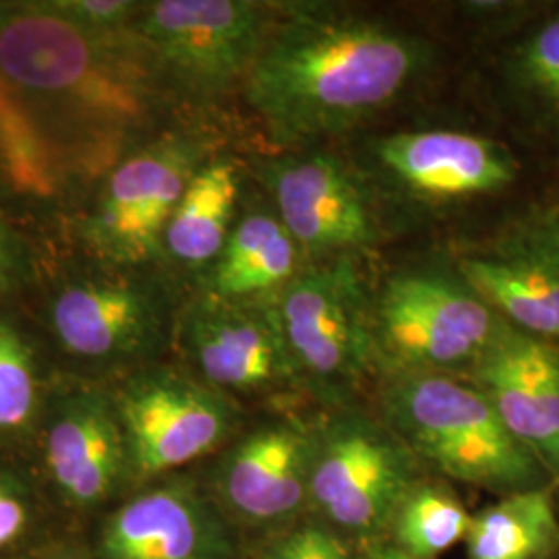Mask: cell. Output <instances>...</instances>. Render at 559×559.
Instances as JSON below:
<instances>
[{
	"mask_svg": "<svg viewBox=\"0 0 559 559\" xmlns=\"http://www.w3.org/2000/svg\"><path fill=\"white\" fill-rule=\"evenodd\" d=\"M38 369L20 328L0 318V436L25 429L38 411Z\"/></svg>",
	"mask_w": 559,
	"mask_h": 559,
	"instance_id": "cell-24",
	"label": "cell"
},
{
	"mask_svg": "<svg viewBox=\"0 0 559 559\" xmlns=\"http://www.w3.org/2000/svg\"><path fill=\"white\" fill-rule=\"evenodd\" d=\"M316 438L295 423H274L247 436L222 471L230 506L253 520L293 516L309 500Z\"/></svg>",
	"mask_w": 559,
	"mask_h": 559,
	"instance_id": "cell-16",
	"label": "cell"
},
{
	"mask_svg": "<svg viewBox=\"0 0 559 559\" xmlns=\"http://www.w3.org/2000/svg\"><path fill=\"white\" fill-rule=\"evenodd\" d=\"M270 305L300 378L350 388L376 359V313L346 258L302 270Z\"/></svg>",
	"mask_w": 559,
	"mask_h": 559,
	"instance_id": "cell-5",
	"label": "cell"
},
{
	"mask_svg": "<svg viewBox=\"0 0 559 559\" xmlns=\"http://www.w3.org/2000/svg\"><path fill=\"white\" fill-rule=\"evenodd\" d=\"M503 80L524 117L559 147V11L531 25L510 48Z\"/></svg>",
	"mask_w": 559,
	"mask_h": 559,
	"instance_id": "cell-22",
	"label": "cell"
},
{
	"mask_svg": "<svg viewBox=\"0 0 559 559\" xmlns=\"http://www.w3.org/2000/svg\"><path fill=\"white\" fill-rule=\"evenodd\" d=\"M44 456L69 500H104L129 462L117 406L96 392L64 400L46 433Z\"/></svg>",
	"mask_w": 559,
	"mask_h": 559,
	"instance_id": "cell-17",
	"label": "cell"
},
{
	"mask_svg": "<svg viewBox=\"0 0 559 559\" xmlns=\"http://www.w3.org/2000/svg\"><path fill=\"white\" fill-rule=\"evenodd\" d=\"M60 346L83 360L138 357L160 338L164 305L154 288L127 276L69 280L48 305Z\"/></svg>",
	"mask_w": 559,
	"mask_h": 559,
	"instance_id": "cell-12",
	"label": "cell"
},
{
	"mask_svg": "<svg viewBox=\"0 0 559 559\" xmlns=\"http://www.w3.org/2000/svg\"><path fill=\"white\" fill-rule=\"evenodd\" d=\"M240 175L233 160H210L189 182L166 226L162 247L182 265H205L221 258L233 233Z\"/></svg>",
	"mask_w": 559,
	"mask_h": 559,
	"instance_id": "cell-20",
	"label": "cell"
},
{
	"mask_svg": "<svg viewBox=\"0 0 559 559\" xmlns=\"http://www.w3.org/2000/svg\"><path fill=\"white\" fill-rule=\"evenodd\" d=\"M385 413L400 441L452 479L508 493L540 485L543 464L475 383L402 371L385 390Z\"/></svg>",
	"mask_w": 559,
	"mask_h": 559,
	"instance_id": "cell-3",
	"label": "cell"
},
{
	"mask_svg": "<svg viewBox=\"0 0 559 559\" xmlns=\"http://www.w3.org/2000/svg\"><path fill=\"white\" fill-rule=\"evenodd\" d=\"M20 247L11 230L0 222V299L13 288L20 276Z\"/></svg>",
	"mask_w": 559,
	"mask_h": 559,
	"instance_id": "cell-28",
	"label": "cell"
},
{
	"mask_svg": "<svg viewBox=\"0 0 559 559\" xmlns=\"http://www.w3.org/2000/svg\"><path fill=\"white\" fill-rule=\"evenodd\" d=\"M471 520L464 506L448 491L433 485H413L392 519L396 547L413 558H438L466 539Z\"/></svg>",
	"mask_w": 559,
	"mask_h": 559,
	"instance_id": "cell-23",
	"label": "cell"
},
{
	"mask_svg": "<svg viewBox=\"0 0 559 559\" xmlns=\"http://www.w3.org/2000/svg\"><path fill=\"white\" fill-rule=\"evenodd\" d=\"M367 559H417L408 554H404L402 549H399L396 545L394 547H381L378 551H373L371 556H367Z\"/></svg>",
	"mask_w": 559,
	"mask_h": 559,
	"instance_id": "cell-29",
	"label": "cell"
},
{
	"mask_svg": "<svg viewBox=\"0 0 559 559\" xmlns=\"http://www.w3.org/2000/svg\"><path fill=\"white\" fill-rule=\"evenodd\" d=\"M373 313L388 355L429 373L475 365L503 323L466 282L425 272L390 280Z\"/></svg>",
	"mask_w": 559,
	"mask_h": 559,
	"instance_id": "cell-6",
	"label": "cell"
},
{
	"mask_svg": "<svg viewBox=\"0 0 559 559\" xmlns=\"http://www.w3.org/2000/svg\"><path fill=\"white\" fill-rule=\"evenodd\" d=\"M299 245L276 214L253 212L233 228L214 261L207 293L226 300L274 297L295 278Z\"/></svg>",
	"mask_w": 559,
	"mask_h": 559,
	"instance_id": "cell-19",
	"label": "cell"
},
{
	"mask_svg": "<svg viewBox=\"0 0 559 559\" xmlns=\"http://www.w3.org/2000/svg\"><path fill=\"white\" fill-rule=\"evenodd\" d=\"M378 160L406 189L433 200L496 193L519 175L503 145L460 131L394 133L380 141Z\"/></svg>",
	"mask_w": 559,
	"mask_h": 559,
	"instance_id": "cell-15",
	"label": "cell"
},
{
	"mask_svg": "<svg viewBox=\"0 0 559 559\" xmlns=\"http://www.w3.org/2000/svg\"><path fill=\"white\" fill-rule=\"evenodd\" d=\"M48 4L81 29L104 36L129 32L141 9V2L129 0H48Z\"/></svg>",
	"mask_w": 559,
	"mask_h": 559,
	"instance_id": "cell-25",
	"label": "cell"
},
{
	"mask_svg": "<svg viewBox=\"0 0 559 559\" xmlns=\"http://www.w3.org/2000/svg\"><path fill=\"white\" fill-rule=\"evenodd\" d=\"M25 506L17 496L0 485V547L13 543L25 528Z\"/></svg>",
	"mask_w": 559,
	"mask_h": 559,
	"instance_id": "cell-27",
	"label": "cell"
},
{
	"mask_svg": "<svg viewBox=\"0 0 559 559\" xmlns=\"http://www.w3.org/2000/svg\"><path fill=\"white\" fill-rule=\"evenodd\" d=\"M559 539L556 503L547 489L508 493L471 520L468 559H539Z\"/></svg>",
	"mask_w": 559,
	"mask_h": 559,
	"instance_id": "cell-21",
	"label": "cell"
},
{
	"mask_svg": "<svg viewBox=\"0 0 559 559\" xmlns=\"http://www.w3.org/2000/svg\"><path fill=\"white\" fill-rule=\"evenodd\" d=\"M276 216L316 255L346 258L376 242L371 210L348 168L328 154L276 162L265 170Z\"/></svg>",
	"mask_w": 559,
	"mask_h": 559,
	"instance_id": "cell-13",
	"label": "cell"
},
{
	"mask_svg": "<svg viewBox=\"0 0 559 559\" xmlns=\"http://www.w3.org/2000/svg\"><path fill=\"white\" fill-rule=\"evenodd\" d=\"M460 272L503 323L559 348V212L519 222Z\"/></svg>",
	"mask_w": 559,
	"mask_h": 559,
	"instance_id": "cell-10",
	"label": "cell"
},
{
	"mask_svg": "<svg viewBox=\"0 0 559 559\" xmlns=\"http://www.w3.org/2000/svg\"><path fill=\"white\" fill-rule=\"evenodd\" d=\"M200 168V145L191 140L170 135L143 143L102 182L83 237L100 258L119 265L154 258Z\"/></svg>",
	"mask_w": 559,
	"mask_h": 559,
	"instance_id": "cell-7",
	"label": "cell"
},
{
	"mask_svg": "<svg viewBox=\"0 0 559 559\" xmlns=\"http://www.w3.org/2000/svg\"><path fill=\"white\" fill-rule=\"evenodd\" d=\"M473 383L512 436L559 479V348L501 323L473 365Z\"/></svg>",
	"mask_w": 559,
	"mask_h": 559,
	"instance_id": "cell-14",
	"label": "cell"
},
{
	"mask_svg": "<svg viewBox=\"0 0 559 559\" xmlns=\"http://www.w3.org/2000/svg\"><path fill=\"white\" fill-rule=\"evenodd\" d=\"M160 71L133 34H94L48 0L0 2V87L73 195L140 150Z\"/></svg>",
	"mask_w": 559,
	"mask_h": 559,
	"instance_id": "cell-1",
	"label": "cell"
},
{
	"mask_svg": "<svg viewBox=\"0 0 559 559\" xmlns=\"http://www.w3.org/2000/svg\"><path fill=\"white\" fill-rule=\"evenodd\" d=\"M270 9L251 0L141 2L131 29L162 80L212 98L247 78L270 36Z\"/></svg>",
	"mask_w": 559,
	"mask_h": 559,
	"instance_id": "cell-4",
	"label": "cell"
},
{
	"mask_svg": "<svg viewBox=\"0 0 559 559\" xmlns=\"http://www.w3.org/2000/svg\"><path fill=\"white\" fill-rule=\"evenodd\" d=\"M115 406L129 464L143 477L201 459L233 427V411L224 396L173 369L133 378Z\"/></svg>",
	"mask_w": 559,
	"mask_h": 559,
	"instance_id": "cell-9",
	"label": "cell"
},
{
	"mask_svg": "<svg viewBox=\"0 0 559 559\" xmlns=\"http://www.w3.org/2000/svg\"><path fill=\"white\" fill-rule=\"evenodd\" d=\"M408 448L369 420H334L316 438L309 500L348 533H373L411 491Z\"/></svg>",
	"mask_w": 559,
	"mask_h": 559,
	"instance_id": "cell-8",
	"label": "cell"
},
{
	"mask_svg": "<svg viewBox=\"0 0 559 559\" xmlns=\"http://www.w3.org/2000/svg\"><path fill=\"white\" fill-rule=\"evenodd\" d=\"M108 559H224L221 528L185 487H162L129 501L106 524Z\"/></svg>",
	"mask_w": 559,
	"mask_h": 559,
	"instance_id": "cell-18",
	"label": "cell"
},
{
	"mask_svg": "<svg viewBox=\"0 0 559 559\" xmlns=\"http://www.w3.org/2000/svg\"><path fill=\"white\" fill-rule=\"evenodd\" d=\"M263 559H350V551L334 531L305 526L282 537Z\"/></svg>",
	"mask_w": 559,
	"mask_h": 559,
	"instance_id": "cell-26",
	"label": "cell"
},
{
	"mask_svg": "<svg viewBox=\"0 0 559 559\" xmlns=\"http://www.w3.org/2000/svg\"><path fill=\"white\" fill-rule=\"evenodd\" d=\"M427 59L423 40L396 27L300 7L270 32L247 75V102L278 143L316 140L381 110Z\"/></svg>",
	"mask_w": 559,
	"mask_h": 559,
	"instance_id": "cell-2",
	"label": "cell"
},
{
	"mask_svg": "<svg viewBox=\"0 0 559 559\" xmlns=\"http://www.w3.org/2000/svg\"><path fill=\"white\" fill-rule=\"evenodd\" d=\"M180 342L212 388L251 392L300 378L270 302L205 293L185 311Z\"/></svg>",
	"mask_w": 559,
	"mask_h": 559,
	"instance_id": "cell-11",
	"label": "cell"
}]
</instances>
